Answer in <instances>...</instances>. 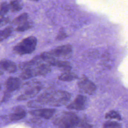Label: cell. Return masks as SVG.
<instances>
[{"label":"cell","mask_w":128,"mask_h":128,"mask_svg":"<svg viewBox=\"0 0 128 128\" xmlns=\"http://www.w3.org/2000/svg\"><path fill=\"white\" fill-rule=\"evenodd\" d=\"M28 19V14L26 12H24L19 15L18 16L14 18L12 23L14 25H17L18 26H19L25 22H27Z\"/></svg>","instance_id":"9a60e30c"},{"label":"cell","mask_w":128,"mask_h":128,"mask_svg":"<svg viewBox=\"0 0 128 128\" xmlns=\"http://www.w3.org/2000/svg\"><path fill=\"white\" fill-rule=\"evenodd\" d=\"M78 86L82 92L88 95L94 94L96 90L95 84L86 76H83L78 80Z\"/></svg>","instance_id":"8992f818"},{"label":"cell","mask_w":128,"mask_h":128,"mask_svg":"<svg viewBox=\"0 0 128 128\" xmlns=\"http://www.w3.org/2000/svg\"><path fill=\"white\" fill-rule=\"evenodd\" d=\"M12 32V26H8L0 30V42L6 40L9 37Z\"/></svg>","instance_id":"2e32d148"},{"label":"cell","mask_w":128,"mask_h":128,"mask_svg":"<svg viewBox=\"0 0 128 128\" xmlns=\"http://www.w3.org/2000/svg\"><path fill=\"white\" fill-rule=\"evenodd\" d=\"M68 36V35L64 32V30L63 28H60L58 30V34L56 35V40H61L66 38Z\"/></svg>","instance_id":"7402d4cb"},{"label":"cell","mask_w":128,"mask_h":128,"mask_svg":"<svg viewBox=\"0 0 128 128\" xmlns=\"http://www.w3.org/2000/svg\"><path fill=\"white\" fill-rule=\"evenodd\" d=\"M51 66L47 63H40L31 68L32 76H45L51 71Z\"/></svg>","instance_id":"ba28073f"},{"label":"cell","mask_w":128,"mask_h":128,"mask_svg":"<svg viewBox=\"0 0 128 128\" xmlns=\"http://www.w3.org/2000/svg\"><path fill=\"white\" fill-rule=\"evenodd\" d=\"M10 9L9 4L6 2H2L0 4V16L3 17Z\"/></svg>","instance_id":"ffe728a7"},{"label":"cell","mask_w":128,"mask_h":128,"mask_svg":"<svg viewBox=\"0 0 128 128\" xmlns=\"http://www.w3.org/2000/svg\"><path fill=\"white\" fill-rule=\"evenodd\" d=\"M52 60H66L69 58L72 54V46L70 44H65L58 46L48 52Z\"/></svg>","instance_id":"277c9868"},{"label":"cell","mask_w":128,"mask_h":128,"mask_svg":"<svg viewBox=\"0 0 128 128\" xmlns=\"http://www.w3.org/2000/svg\"><path fill=\"white\" fill-rule=\"evenodd\" d=\"M102 128H122V125L118 122L110 120L104 124Z\"/></svg>","instance_id":"44dd1931"},{"label":"cell","mask_w":128,"mask_h":128,"mask_svg":"<svg viewBox=\"0 0 128 128\" xmlns=\"http://www.w3.org/2000/svg\"><path fill=\"white\" fill-rule=\"evenodd\" d=\"M71 98V94L68 92L58 90L46 92L39 95L35 100L28 103L30 108H38L42 105L60 106L67 104Z\"/></svg>","instance_id":"6da1fadb"},{"label":"cell","mask_w":128,"mask_h":128,"mask_svg":"<svg viewBox=\"0 0 128 128\" xmlns=\"http://www.w3.org/2000/svg\"><path fill=\"white\" fill-rule=\"evenodd\" d=\"M34 26V23L32 21L28 20L27 22H25L23 24L18 26L17 28H16V30L19 32H24L26 30H28L31 28H32Z\"/></svg>","instance_id":"ac0fdd59"},{"label":"cell","mask_w":128,"mask_h":128,"mask_svg":"<svg viewBox=\"0 0 128 128\" xmlns=\"http://www.w3.org/2000/svg\"><path fill=\"white\" fill-rule=\"evenodd\" d=\"M42 86L38 82H34L28 84V88L24 91V93L19 96L18 100H26L36 96L42 90Z\"/></svg>","instance_id":"5b68a950"},{"label":"cell","mask_w":128,"mask_h":128,"mask_svg":"<svg viewBox=\"0 0 128 128\" xmlns=\"http://www.w3.org/2000/svg\"><path fill=\"white\" fill-rule=\"evenodd\" d=\"M78 126L81 128H92V126L89 124L86 120L81 119Z\"/></svg>","instance_id":"603a6c76"},{"label":"cell","mask_w":128,"mask_h":128,"mask_svg":"<svg viewBox=\"0 0 128 128\" xmlns=\"http://www.w3.org/2000/svg\"><path fill=\"white\" fill-rule=\"evenodd\" d=\"M81 118L71 112H64L58 116L53 122L57 128H75L78 126Z\"/></svg>","instance_id":"7a4b0ae2"},{"label":"cell","mask_w":128,"mask_h":128,"mask_svg":"<svg viewBox=\"0 0 128 128\" xmlns=\"http://www.w3.org/2000/svg\"><path fill=\"white\" fill-rule=\"evenodd\" d=\"M4 74L3 72L2 71V70H1L0 69V76H1V75H2V74Z\"/></svg>","instance_id":"484cf974"},{"label":"cell","mask_w":128,"mask_h":128,"mask_svg":"<svg viewBox=\"0 0 128 128\" xmlns=\"http://www.w3.org/2000/svg\"><path fill=\"white\" fill-rule=\"evenodd\" d=\"M21 85L20 79L17 77L10 76L6 80L5 86L6 90L11 92L18 89Z\"/></svg>","instance_id":"30bf717a"},{"label":"cell","mask_w":128,"mask_h":128,"mask_svg":"<svg viewBox=\"0 0 128 128\" xmlns=\"http://www.w3.org/2000/svg\"><path fill=\"white\" fill-rule=\"evenodd\" d=\"M106 118H110V119H116L117 120H121L122 117L120 114L114 110H110L108 112H107L105 115Z\"/></svg>","instance_id":"d6986e66"},{"label":"cell","mask_w":128,"mask_h":128,"mask_svg":"<svg viewBox=\"0 0 128 128\" xmlns=\"http://www.w3.org/2000/svg\"><path fill=\"white\" fill-rule=\"evenodd\" d=\"M58 78L62 81L70 82L78 78V76L76 74L69 71L64 72L60 74L58 76Z\"/></svg>","instance_id":"5bb4252c"},{"label":"cell","mask_w":128,"mask_h":128,"mask_svg":"<svg viewBox=\"0 0 128 128\" xmlns=\"http://www.w3.org/2000/svg\"><path fill=\"white\" fill-rule=\"evenodd\" d=\"M10 22V18L8 17H2L0 18V27H2L7 24Z\"/></svg>","instance_id":"d4e9b609"},{"label":"cell","mask_w":128,"mask_h":128,"mask_svg":"<svg viewBox=\"0 0 128 128\" xmlns=\"http://www.w3.org/2000/svg\"><path fill=\"white\" fill-rule=\"evenodd\" d=\"M49 64L50 66H54L57 67L64 72H69L72 68L70 64L66 60H56L50 62Z\"/></svg>","instance_id":"4fadbf2b"},{"label":"cell","mask_w":128,"mask_h":128,"mask_svg":"<svg viewBox=\"0 0 128 128\" xmlns=\"http://www.w3.org/2000/svg\"><path fill=\"white\" fill-rule=\"evenodd\" d=\"M9 6L11 11L14 12L20 11L22 8L23 4L21 1L13 0L10 2Z\"/></svg>","instance_id":"e0dca14e"},{"label":"cell","mask_w":128,"mask_h":128,"mask_svg":"<svg viewBox=\"0 0 128 128\" xmlns=\"http://www.w3.org/2000/svg\"><path fill=\"white\" fill-rule=\"evenodd\" d=\"M56 112L54 108H40L30 110V114L35 116L43 118L44 119H49L53 116Z\"/></svg>","instance_id":"9c48e42d"},{"label":"cell","mask_w":128,"mask_h":128,"mask_svg":"<svg viewBox=\"0 0 128 128\" xmlns=\"http://www.w3.org/2000/svg\"><path fill=\"white\" fill-rule=\"evenodd\" d=\"M0 69L9 73H14L17 71L18 68L13 61L2 59L0 61Z\"/></svg>","instance_id":"8fae6325"},{"label":"cell","mask_w":128,"mask_h":128,"mask_svg":"<svg viewBox=\"0 0 128 128\" xmlns=\"http://www.w3.org/2000/svg\"><path fill=\"white\" fill-rule=\"evenodd\" d=\"M26 115V112L22 108L16 106L14 108L13 112L8 116V119L10 121H16L23 118Z\"/></svg>","instance_id":"7c38bea8"},{"label":"cell","mask_w":128,"mask_h":128,"mask_svg":"<svg viewBox=\"0 0 128 128\" xmlns=\"http://www.w3.org/2000/svg\"><path fill=\"white\" fill-rule=\"evenodd\" d=\"M38 40L34 36H30L22 40L13 48L16 54L22 56L33 52L36 47Z\"/></svg>","instance_id":"3957f363"},{"label":"cell","mask_w":128,"mask_h":128,"mask_svg":"<svg viewBox=\"0 0 128 128\" xmlns=\"http://www.w3.org/2000/svg\"><path fill=\"white\" fill-rule=\"evenodd\" d=\"M1 88H2V87H1V86H0V90H1Z\"/></svg>","instance_id":"4316f807"},{"label":"cell","mask_w":128,"mask_h":128,"mask_svg":"<svg viewBox=\"0 0 128 128\" xmlns=\"http://www.w3.org/2000/svg\"><path fill=\"white\" fill-rule=\"evenodd\" d=\"M11 96V94L10 92L6 90L4 93V96L2 98L1 102H5L8 100L10 98Z\"/></svg>","instance_id":"cb8c5ba5"},{"label":"cell","mask_w":128,"mask_h":128,"mask_svg":"<svg viewBox=\"0 0 128 128\" xmlns=\"http://www.w3.org/2000/svg\"><path fill=\"white\" fill-rule=\"evenodd\" d=\"M86 97L82 94H78L76 96L74 101L67 106L66 108L69 110H82L86 108Z\"/></svg>","instance_id":"52a82bcc"}]
</instances>
